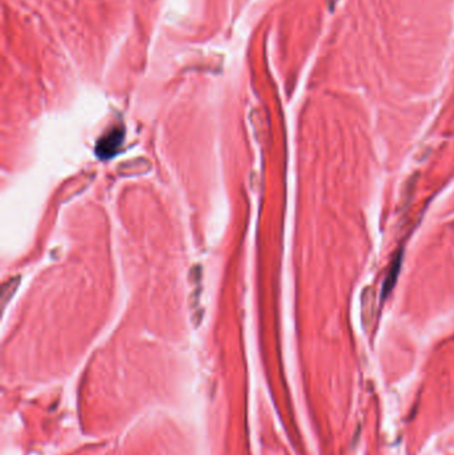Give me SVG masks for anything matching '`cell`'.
I'll return each instance as SVG.
<instances>
[{
	"mask_svg": "<svg viewBox=\"0 0 454 455\" xmlns=\"http://www.w3.org/2000/svg\"><path fill=\"white\" fill-rule=\"evenodd\" d=\"M123 141V132L115 129L112 133H108L103 140L99 141L96 148V153L102 159H110L117 152V148Z\"/></svg>",
	"mask_w": 454,
	"mask_h": 455,
	"instance_id": "obj_1",
	"label": "cell"
}]
</instances>
